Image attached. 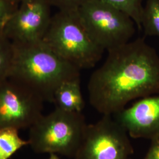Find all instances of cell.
Returning a JSON list of instances; mask_svg holds the SVG:
<instances>
[{"mask_svg":"<svg viewBox=\"0 0 159 159\" xmlns=\"http://www.w3.org/2000/svg\"><path fill=\"white\" fill-rule=\"evenodd\" d=\"M48 0H23L6 24L2 34L14 44L42 41L51 22Z\"/></svg>","mask_w":159,"mask_h":159,"instance_id":"obj_8","label":"cell"},{"mask_svg":"<svg viewBox=\"0 0 159 159\" xmlns=\"http://www.w3.org/2000/svg\"><path fill=\"white\" fill-rule=\"evenodd\" d=\"M13 45L14 56L9 77L26 85L44 102L53 103L60 85L80 78L79 68L58 56L43 41Z\"/></svg>","mask_w":159,"mask_h":159,"instance_id":"obj_2","label":"cell"},{"mask_svg":"<svg viewBox=\"0 0 159 159\" xmlns=\"http://www.w3.org/2000/svg\"><path fill=\"white\" fill-rule=\"evenodd\" d=\"M56 108L69 112L82 113L85 102L82 94L80 78L68 80L59 86L54 93Z\"/></svg>","mask_w":159,"mask_h":159,"instance_id":"obj_10","label":"cell"},{"mask_svg":"<svg viewBox=\"0 0 159 159\" xmlns=\"http://www.w3.org/2000/svg\"><path fill=\"white\" fill-rule=\"evenodd\" d=\"M78 13L91 39L104 51L123 46L135 33L136 24L129 15L101 0H86Z\"/></svg>","mask_w":159,"mask_h":159,"instance_id":"obj_5","label":"cell"},{"mask_svg":"<svg viewBox=\"0 0 159 159\" xmlns=\"http://www.w3.org/2000/svg\"><path fill=\"white\" fill-rule=\"evenodd\" d=\"M125 129L111 115L88 125L74 159H131L134 149Z\"/></svg>","mask_w":159,"mask_h":159,"instance_id":"obj_6","label":"cell"},{"mask_svg":"<svg viewBox=\"0 0 159 159\" xmlns=\"http://www.w3.org/2000/svg\"><path fill=\"white\" fill-rule=\"evenodd\" d=\"M9 2H10L12 4H13L14 6L18 7L19 4H20V2L23 1V0H7Z\"/></svg>","mask_w":159,"mask_h":159,"instance_id":"obj_18","label":"cell"},{"mask_svg":"<svg viewBox=\"0 0 159 159\" xmlns=\"http://www.w3.org/2000/svg\"><path fill=\"white\" fill-rule=\"evenodd\" d=\"M113 116L132 138L159 136V96L142 98Z\"/></svg>","mask_w":159,"mask_h":159,"instance_id":"obj_9","label":"cell"},{"mask_svg":"<svg viewBox=\"0 0 159 159\" xmlns=\"http://www.w3.org/2000/svg\"><path fill=\"white\" fill-rule=\"evenodd\" d=\"M18 7L14 6L7 0H0V35L9 19L11 18Z\"/></svg>","mask_w":159,"mask_h":159,"instance_id":"obj_15","label":"cell"},{"mask_svg":"<svg viewBox=\"0 0 159 159\" xmlns=\"http://www.w3.org/2000/svg\"><path fill=\"white\" fill-rule=\"evenodd\" d=\"M42 41L80 70L94 67L101 60L104 52L88 33L78 10H58L52 16Z\"/></svg>","mask_w":159,"mask_h":159,"instance_id":"obj_3","label":"cell"},{"mask_svg":"<svg viewBox=\"0 0 159 159\" xmlns=\"http://www.w3.org/2000/svg\"><path fill=\"white\" fill-rule=\"evenodd\" d=\"M125 12L133 19L136 25L142 29L141 20L143 6V0H101Z\"/></svg>","mask_w":159,"mask_h":159,"instance_id":"obj_14","label":"cell"},{"mask_svg":"<svg viewBox=\"0 0 159 159\" xmlns=\"http://www.w3.org/2000/svg\"><path fill=\"white\" fill-rule=\"evenodd\" d=\"M16 129L0 130V159H9L21 148L30 144L29 140L22 139Z\"/></svg>","mask_w":159,"mask_h":159,"instance_id":"obj_11","label":"cell"},{"mask_svg":"<svg viewBox=\"0 0 159 159\" xmlns=\"http://www.w3.org/2000/svg\"><path fill=\"white\" fill-rule=\"evenodd\" d=\"M91 106L102 115L125 108L131 101L159 93V56L144 39L108 51L88 83Z\"/></svg>","mask_w":159,"mask_h":159,"instance_id":"obj_1","label":"cell"},{"mask_svg":"<svg viewBox=\"0 0 159 159\" xmlns=\"http://www.w3.org/2000/svg\"><path fill=\"white\" fill-rule=\"evenodd\" d=\"M82 113L60 108L42 115L30 128L29 146L36 153L58 154L74 158L87 126Z\"/></svg>","mask_w":159,"mask_h":159,"instance_id":"obj_4","label":"cell"},{"mask_svg":"<svg viewBox=\"0 0 159 159\" xmlns=\"http://www.w3.org/2000/svg\"><path fill=\"white\" fill-rule=\"evenodd\" d=\"M39 95L11 77L0 82V130L30 128L43 115Z\"/></svg>","mask_w":159,"mask_h":159,"instance_id":"obj_7","label":"cell"},{"mask_svg":"<svg viewBox=\"0 0 159 159\" xmlns=\"http://www.w3.org/2000/svg\"><path fill=\"white\" fill-rule=\"evenodd\" d=\"M48 159H60V158L56 154L51 153L50 154V157Z\"/></svg>","mask_w":159,"mask_h":159,"instance_id":"obj_19","label":"cell"},{"mask_svg":"<svg viewBox=\"0 0 159 159\" xmlns=\"http://www.w3.org/2000/svg\"><path fill=\"white\" fill-rule=\"evenodd\" d=\"M52 7L60 11H75L86 0H48Z\"/></svg>","mask_w":159,"mask_h":159,"instance_id":"obj_16","label":"cell"},{"mask_svg":"<svg viewBox=\"0 0 159 159\" xmlns=\"http://www.w3.org/2000/svg\"><path fill=\"white\" fill-rule=\"evenodd\" d=\"M151 140L150 147L144 159H159V136Z\"/></svg>","mask_w":159,"mask_h":159,"instance_id":"obj_17","label":"cell"},{"mask_svg":"<svg viewBox=\"0 0 159 159\" xmlns=\"http://www.w3.org/2000/svg\"><path fill=\"white\" fill-rule=\"evenodd\" d=\"M14 56L12 43L3 34L0 35V82L9 77Z\"/></svg>","mask_w":159,"mask_h":159,"instance_id":"obj_13","label":"cell"},{"mask_svg":"<svg viewBox=\"0 0 159 159\" xmlns=\"http://www.w3.org/2000/svg\"><path fill=\"white\" fill-rule=\"evenodd\" d=\"M141 25L146 35L159 37V0H147L143 6Z\"/></svg>","mask_w":159,"mask_h":159,"instance_id":"obj_12","label":"cell"}]
</instances>
